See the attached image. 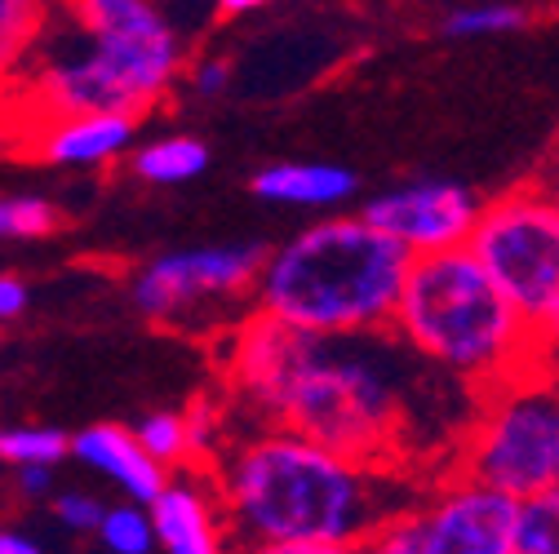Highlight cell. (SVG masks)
I'll list each match as a JSON object with an SVG mask.
<instances>
[{
    "instance_id": "9",
    "label": "cell",
    "mask_w": 559,
    "mask_h": 554,
    "mask_svg": "<svg viewBox=\"0 0 559 554\" xmlns=\"http://www.w3.org/2000/svg\"><path fill=\"white\" fill-rule=\"evenodd\" d=\"M266 244H204L174 249L138 266L129 298L152 324H187L209 311H236L253 298Z\"/></svg>"
},
{
    "instance_id": "23",
    "label": "cell",
    "mask_w": 559,
    "mask_h": 554,
    "mask_svg": "<svg viewBox=\"0 0 559 554\" xmlns=\"http://www.w3.org/2000/svg\"><path fill=\"white\" fill-rule=\"evenodd\" d=\"M187 439H191V457H204V461H214V453L227 444V418H223V408L214 399H195L187 412Z\"/></svg>"
},
{
    "instance_id": "21",
    "label": "cell",
    "mask_w": 559,
    "mask_h": 554,
    "mask_svg": "<svg viewBox=\"0 0 559 554\" xmlns=\"http://www.w3.org/2000/svg\"><path fill=\"white\" fill-rule=\"evenodd\" d=\"M67 453H72V435L58 426H0V461L10 470L23 461L58 466Z\"/></svg>"
},
{
    "instance_id": "33",
    "label": "cell",
    "mask_w": 559,
    "mask_h": 554,
    "mask_svg": "<svg viewBox=\"0 0 559 554\" xmlns=\"http://www.w3.org/2000/svg\"><path fill=\"white\" fill-rule=\"evenodd\" d=\"M550 186V195H555V204H559V173H555V182H546Z\"/></svg>"
},
{
    "instance_id": "14",
    "label": "cell",
    "mask_w": 559,
    "mask_h": 554,
    "mask_svg": "<svg viewBox=\"0 0 559 554\" xmlns=\"http://www.w3.org/2000/svg\"><path fill=\"white\" fill-rule=\"evenodd\" d=\"M85 470L111 479L116 489L129 497V502H152V493L165 483V466H156L143 444L133 439L129 426H116V422H98V426H85L81 435H72V453Z\"/></svg>"
},
{
    "instance_id": "22",
    "label": "cell",
    "mask_w": 559,
    "mask_h": 554,
    "mask_svg": "<svg viewBox=\"0 0 559 554\" xmlns=\"http://www.w3.org/2000/svg\"><path fill=\"white\" fill-rule=\"evenodd\" d=\"M62 222L45 195H0V240H40Z\"/></svg>"
},
{
    "instance_id": "11",
    "label": "cell",
    "mask_w": 559,
    "mask_h": 554,
    "mask_svg": "<svg viewBox=\"0 0 559 554\" xmlns=\"http://www.w3.org/2000/svg\"><path fill=\"white\" fill-rule=\"evenodd\" d=\"M147 515L156 528V550L169 554H218L231 541L214 470L200 474L191 470V461L165 474V483L147 502Z\"/></svg>"
},
{
    "instance_id": "6",
    "label": "cell",
    "mask_w": 559,
    "mask_h": 554,
    "mask_svg": "<svg viewBox=\"0 0 559 554\" xmlns=\"http://www.w3.org/2000/svg\"><path fill=\"white\" fill-rule=\"evenodd\" d=\"M453 470L515 502L559 483V377L520 369L484 386L453 448Z\"/></svg>"
},
{
    "instance_id": "32",
    "label": "cell",
    "mask_w": 559,
    "mask_h": 554,
    "mask_svg": "<svg viewBox=\"0 0 559 554\" xmlns=\"http://www.w3.org/2000/svg\"><path fill=\"white\" fill-rule=\"evenodd\" d=\"M550 165H555V173H559V133H555V147H550Z\"/></svg>"
},
{
    "instance_id": "27",
    "label": "cell",
    "mask_w": 559,
    "mask_h": 554,
    "mask_svg": "<svg viewBox=\"0 0 559 554\" xmlns=\"http://www.w3.org/2000/svg\"><path fill=\"white\" fill-rule=\"evenodd\" d=\"M14 483H19V493H23L27 502H40V497L53 493V466H45V461H23V466H14Z\"/></svg>"
},
{
    "instance_id": "31",
    "label": "cell",
    "mask_w": 559,
    "mask_h": 554,
    "mask_svg": "<svg viewBox=\"0 0 559 554\" xmlns=\"http://www.w3.org/2000/svg\"><path fill=\"white\" fill-rule=\"evenodd\" d=\"M36 550H40L36 537H27L19 528H0V554H36Z\"/></svg>"
},
{
    "instance_id": "28",
    "label": "cell",
    "mask_w": 559,
    "mask_h": 554,
    "mask_svg": "<svg viewBox=\"0 0 559 554\" xmlns=\"http://www.w3.org/2000/svg\"><path fill=\"white\" fill-rule=\"evenodd\" d=\"M32 293H27V280H19V275H0V324L5 320H19L27 311Z\"/></svg>"
},
{
    "instance_id": "15",
    "label": "cell",
    "mask_w": 559,
    "mask_h": 554,
    "mask_svg": "<svg viewBox=\"0 0 559 554\" xmlns=\"http://www.w3.org/2000/svg\"><path fill=\"white\" fill-rule=\"evenodd\" d=\"M214 152H209L204 137L195 133H160L152 143H138L129 147V173L147 186H182V182H195Z\"/></svg>"
},
{
    "instance_id": "30",
    "label": "cell",
    "mask_w": 559,
    "mask_h": 554,
    "mask_svg": "<svg viewBox=\"0 0 559 554\" xmlns=\"http://www.w3.org/2000/svg\"><path fill=\"white\" fill-rule=\"evenodd\" d=\"M285 0H218V14L223 19H245V14H262V10H275Z\"/></svg>"
},
{
    "instance_id": "24",
    "label": "cell",
    "mask_w": 559,
    "mask_h": 554,
    "mask_svg": "<svg viewBox=\"0 0 559 554\" xmlns=\"http://www.w3.org/2000/svg\"><path fill=\"white\" fill-rule=\"evenodd\" d=\"M182 81H187V89L195 98H223L231 89L236 72H231V62L223 53H200V58H191L182 67Z\"/></svg>"
},
{
    "instance_id": "7",
    "label": "cell",
    "mask_w": 559,
    "mask_h": 554,
    "mask_svg": "<svg viewBox=\"0 0 559 554\" xmlns=\"http://www.w3.org/2000/svg\"><path fill=\"white\" fill-rule=\"evenodd\" d=\"M466 249L479 257L528 333L559 311V204L546 182H528L479 204Z\"/></svg>"
},
{
    "instance_id": "10",
    "label": "cell",
    "mask_w": 559,
    "mask_h": 554,
    "mask_svg": "<svg viewBox=\"0 0 559 554\" xmlns=\"http://www.w3.org/2000/svg\"><path fill=\"white\" fill-rule=\"evenodd\" d=\"M479 195L466 182L453 178H413L400 186L378 191L365 200L360 218L373 222L382 236H391L408 257L417 253H440L471 240V227L479 218Z\"/></svg>"
},
{
    "instance_id": "19",
    "label": "cell",
    "mask_w": 559,
    "mask_h": 554,
    "mask_svg": "<svg viewBox=\"0 0 559 554\" xmlns=\"http://www.w3.org/2000/svg\"><path fill=\"white\" fill-rule=\"evenodd\" d=\"M515 554H559V483L520 502Z\"/></svg>"
},
{
    "instance_id": "17",
    "label": "cell",
    "mask_w": 559,
    "mask_h": 554,
    "mask_svg": "<svg viewBox=\"0 0 559 554\" xmlns=\"http://www.w3.org/2000/svg\"><path fill=\"white\" fill-rule=\"evenodd\" d=\"M528 10L520 0H471V5H453L440 19V36L449 40H488V36H515L528 27Z\"/></svg>"
},
{
    "instance_id": "4",
    "label": "cell",
    "mask_w": 559,
    "mask_h": 554,
    "mask_svg": "<svg viewBox=\"0 0 559 554\" xmlns=\"http://www.w3.org/2000/svg\"><path fill=\"white\" fill-rule=\"evenodd\" d=\"M408 249L360 214H329L266 249L253 306L302 333L391 328Z\"/></svg>"
},
{
    "instance_id": "2",
    "label": "cell",
    "mask_w": 559,
    "mask_h": 554,
    "mask_svg": "<svg viewBox=\"0 0 559 554\" xmlns=\"http://www.w3.org/2000/svg\"><path fill=\"white\" fill-rule=\"evenodd\" d=\"M227 532L266 554H346L369 550L378 528L417 502L400 466L342 457L298 431L253 426L214 453Z\"/></svg>"
},
{
    "instance_id": "8",
    "label": "cell",
    "mask_w": 559,
    "mask_h": 554,
    "mask_svg": "<svg viewBox=\"0 0 559 554\" xmlns=\"http://www.w3.org/2000/svg\"><path fill=\"white\" fill-rule=\"evenodd\" d=\"M520 502L479 479L453 474L423 502L391 515L369 550L378 554H515Z\"/></svg>"
},
{
    "instance_id": "26",
    "label": "cell",
    "mask_w": 559,
    "mask_h": 554,
    "mask_svg": "<svg viewBox=\"0 0 559 554\" xmlns=\"http://www.w3.org/2000/svg\"><path fill=\"white\" fill-rule=\"evenodd\" d=\"M524 369H537V373L559 377V311L542 328L528 333V360H524Z\"/></svg>"
},
{
    "instance_id": "29",
    "label": "cell",
    "mask_w": 559,
    "mask_h": 554,
    "mask_svg": "<svg viewBox=\"0 0 559 554\" xmlns=\"http://www.w3.org/2000/svg\"><path fill=\"white\" fill-rule=\"evenodd\" d=\"M19 133H23V116L14 89H0V152H5V143H19Z\"/></svg>"
},
{
    "instance_id": "16",
    "label": "cell",
    "mask_w": 559,
    "mask_h": 554,
    "mask_svg": "<svg viewBox=\"0 0 559 554\" xmlns=\"http://www.w3.org/2000/svg\"><path fill=\"white\" fill-rule=\"evenodd\" d=\"M58 0H0V89H14L40 49Z\"/></svg>"
},
{
    "instance_id": "13",
    "label": "cell",
    "mask_w": 559,
    "mask_h": 554,
    "mask_svg": "<svg viewBox=\"0 0 559 554\" xmlns=\"http://www.w3.org/2000/svg\"><path fill=\"white\" fill-rule=\"evenodd\" d=\"M249 191L266 204H285V209L329 214L356 200L360 178L346 165H329V160H280V165L258 169Z\"/></svg>"
},
{
    "instance_id": "5",
    "label": "cell",
    "mask_w": 559,
    "mask_h": 554,
    "mask_svg": "<svg viewBox=\"0 0 559 554\" xmlns=\"http://www.w3.org/2000/svg\"><path fill=\"white\" fill-rule=\"evenodd\" d=\"M391 333L471 390L520 373L528 360V324L466 244L408 257Z\"/></svg>"
},
{
    "instance_id": "1",
    "label": "cell",
    "mask_w": 559,
    "mask_h": 554,
    "mask_svg": "<svg viewBox=\"0 0 559 554\" xmlns=\"http://www.w3.org/2000/svg\"><path fill=\"white\" fill-rule=\"evenodd\" d=\"M253 426L298 431L342 457L404 466L417 457V390L440 377L391 333H302L253 306L223 360Z\"/></svg>"
},
{
    "instance_id": "25",
    "label": "cell",
    "mask_w": 559,
    "mask_h": 554,
    "mask_svg": "<svg viewBox=\"0 0 559 554\" xmlns=\"http://www.w3.org/2000/svg\"><path fill=\"white\" fill-rule=\"evenodd\" d=\"M103 497L98 493H85V489H72V493H62L53 497V519L72 532V537H94L98 519H103Z\"/></svg>"
},
{
    "instance_id": "3",
    "label": "cell",
    "mask_w": 559,
    "mask_h": 554,
    "mask_svg": "<svg viewBox=\"0 0 559 554\" xmlns=\"http://www.w3.org/2000/svg\"><path fill=\"white\" fill-rule=\"evenodd\" d=\"M187 67L160 0H58L14 103L23 129L62 111H152ZM23 137V133H19Z\"/></svg>"
},
{
    "instance_id": "18",
    "label": "cell",
    "mask_w": 559,
    "mask_h": 554,
    "mask_svg": "<svg viewBox=\"0 0 559 554\" xmlns=\"http://www.w3.org/2000/svg\"><path fill=\"white\" fill-rule=\"evenodd\" d=\"M94 537H98L103 550H111V554H152V550H156V528H152L147 502L103 506V519H98Z\"/></svg>"
},
{
    "instance_id": "20",
    "label": "cell",
    "mask_w": 559,
    "mask_h": 554,
    "mask_svg": "<svg viewBox=\"0 0 559 554\" xmlns=\"http://www.w3.org/2000/svg\"><path fill=\"white\" fill-rule=\"evenodd\" d=\"M133 439L143 444V453L165 466V470H178L191 461V439H187V418L174 408H160V412H147L143 422L133 426Z\"/></svg>"
},
{
    "instance_id": "12",
    "label": "cell",
    "mask_w": 559,
    "mask_h": 554,
    "mask_svg": "<svg viewBox=\"0 0 559 554\" xmlns=\"http://www.w3.org/2000/svg\"><path fill=\"white\" fill-rule=\"evenodd\" d=\"M138 120L133 111H62L32 120L23 129V152H32L45 165L58 169H103L129 156L138 143Z\"/></svg>"
}]
</instances>
